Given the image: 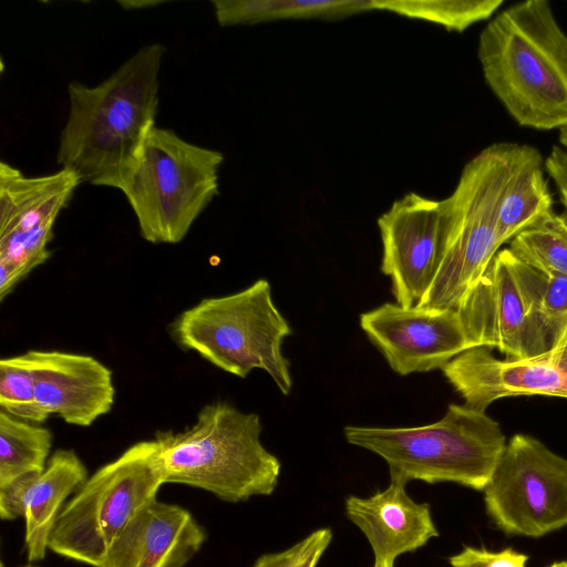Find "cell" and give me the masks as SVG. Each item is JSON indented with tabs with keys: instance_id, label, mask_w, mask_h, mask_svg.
<instances>
[{
	"instance_id": "cell-1",
	"label": "cell",
	"mask_w": 567,
	"mask_h": 567,
	"mask_svg": "<svg viewBox=\"0 0 567 567\" xmlns=\"http://www.w3.org/2000/svg\"><path fill=\"white\" fill-rule=\"evenodd\" d=\"M165 52L161 43L147 44L100 84H68L70 111L56 153L61 168L81 183L123 188L156 126Z\"/></svg>"
},
{
	"instance_id": "cell-2",
	"label": "cell",
	"mask_w": 567,
	"mask_h": 567,
	"mask_svg": "<svg viewBox=\"0 0 567 567\" xmlns=\"http://www.w3.org/2000/svg\"><path fill=\"white\" fill-rule=\"evenodd\" d=\"M484 79L520 126L567 125V34L546 0L516 3L481 32Z\"/></svg>"
},
{
	"instance_id": "cell-3",
	"label": "cell",
	"mask_w": 567,
	"mask_h": 567,
	"mask_svg": "<svg viewBox=\"0 0 567 567\" xmlns=\"http://www.w3.org/2000/svg\"><path fill=\"white\" fill-rule=\"evenodd\" d=\"M261 430L258 414L214 402L190 426L157 431L165 483L200 488L229 503L272 494L281 464L261 444Z\"/></svg>"
},
{
	"instance_id": "cell-4",
	"label": "cell",
	"mask_w": 567,
	"mask_h": 567,
	"mask_svg": "<svg viewBox=\"0 0 567 567\" xmlns=\"http://www.w3.org/2000/svg\"><path fill=\"white\" fill-rule=\"evenodd\" d=\"M347 441L382 457L390 481L453 482L484 491L505 450L499 424L485 411L450 404L437 422L415 427L346 426Z\"/></svg>"
},
{
	"instance_id": "cell-5",
	"label": "cell",
	"mask_w": 567,
	"mask_h": 567,
	"mask_svg": "<svg viewBox=\"0 0 567 567\" xmlns=\"http://www.w3.org/2000/svg\"><path fill=\"white\" fill-rule=\"evenodd\" d=\"M169 333L182 349L225 372L246 378L261 369L284 395L291 391L289 362L281 351L291 328L266 279L235 293L202 299L173 320Z\"/></svg>"
},
{
	"instance_id": "cell-6",
	"label": "cell",
	"mask_w": 567,
	"mask_h": 567,
	"mask_svg": "<svg viewBox=\"0 0 567 567\" xmlns=\"http://www.w3.org/2000/svg\"><path fill=\"white\" fill-rule=\"evenodd\" d=\"M224 155L153 127L140 162L121 189L151 244H177L218 195Z\"/></svg>"
},
{
	"instance_id": "cell-7",
	"label": "cell",
	"mask_w": 567,
	"mask_h": 567,
	"mask_svg": "<svg viewBox=\"0 0 567 567\" xmlns=\"http://www.w3.org/2000/svg\"><path fill=\"white\" fill-rule=\"evenodd\" d=\"M165 484L155 440L131 445L95 471L62 508L49 549L80 563L103 567L114 540Z\"/></svg>"
},
{
	"instance_id": "cell-8",
	"label": "cell",
	"mask_w": 567,
	"mask_h": 567,
	"mask_svg": "<svg viewBox=\"0 0 567 567\" xmlns=\"http://www.w3.org/2000/svg\"><path fill=\"white\" fill-rule=\"evenodd\" d=\"M508 179L503 143L481 151L462 169L454 192L440 200L445 248L417 307L455 309L498 251L496 224Z\"/></svg>"
},
{
	"instance_id": "cell-9",
	"label": "cell",
	"mask_w": 567,
	"mask_h": 567,
	"mask_svg": "<svg viewBox=\"0 0 567 567\" xmlns=\"http://www.w3.org/2000/svg\"><path fill=\"white\" fill-rule=\"evenodd\" d=\"M483 492L486 513L506 534L540 537L567 526V460L534 436L509 439Z\"/></svg>"
},
{
	"instance_id": "cell-10",
	"label": "cell",
	"mask_w": 567,
	"mask_h": 567,
	"mask_svg": "<svg viewBox=\"0 0 567 567\" xmlns=\"http://www.w3.org/2000/svg\"><path fill=\"white\" fill-rule=\"evenodd\" d=\"M81 184L75 173L60 168L42 176H25L0 162V299L51 251L53 227Z\"/></svg>"
},
{
	"instance_id": "cell-11",
	"label": "cell",
	"mask_w": 567,
	"mask_h": 567,
	"mask_svg": "<svg viewBox=\"0 0 567 567\" xmlns=\"http://www.w3.org/2000/svg\"><path fill=\"white\" fill-rule=\"evenodd\" d=\"M456 311L471 348H497L509 360L551 349L548 336L526 308L508 248L496 252Z\"/></svg>"
},
{
	"instance_id": "cell-12",
	"label": "cell",
	"mask_w": 567,
	"mask_h": 567,
	"mask_svg": "<svg viewBox=\"0 0 567 567\" xmlns=\"http://www.w3.org/2000/svg\"><path fill=\"white\" fill-rule=\"evenodd\" d=\"M378 226L381 271L391 279L396 303L415 307L431 287L444 254L440 200L408 193L379 217Z\"/></svg>"
},
{
	"instance_id": "cell-13",
	"label": "cell",
	"mask_w": 567,
	"mask_h": 567,
	"mask_svg": "<svg viewBox=\"0 0 567 567\" xmlns=\"http://www.w3.org/2000/svg\"><path fill=\"white\" fill-rule=\"evenodd\" d=\"M360 326L390 368L401 374L442 369L471 349L455 309L383 303L360 316Z\"/></svg>"
},
{
	"instance_id": "cell-14",
	"label": "cell",
	"mask_w": 567,
	"mask_h": 567,
	"mask_svg": "<svg viewBox=\"0 0 567 567\" xmlns=\"http://www.w3.org/2000/svg\"><path fill=\"white\" fill-rule=\"evenodd\" d=\"M442 371L465 405L480 411L508 396L567 398V336L548 351L522 360L497 359L489 348L474 347Z\"/></svg>"
},
{
	"instance_id": "cell-15",
	"label": "cell",
	"mask_w": 567,
	"mask_h": 567,
	"mask_svg": "<svg viewBox=\"0 0 567 567\" xmlns=\"http://www.w3.org/2000/svg\"><path fill=\"white\" fill-rule=\"evenodd\" d=\"M33 378L38 404L65 423L90 426L115 402L112 371L87 354L29 350L22 354Z\"/></svg>"
},
{
	"instance_id": "cell-16",
	"label": "cell",
	"mask_w": 567,
	"mask_h": 567,
	"mask_svg": "<svg viewBox=\"0 0 567 567\" xmlns=\"http://www.w3.org/2000/svg\"><path fill=\"white\" fill-rule=\"evenodd\" d=\"M205 539V529L187 509L155 498L118 534L103 567H183Z\"/></svg>"
},
{
	"instance_id": "cell-17",
	"label": "cell",
	"mask_w": 567,
	"mask_h": 567,
	"mask_svg": "<svg viewBox=\"0 0 567 567\" xmlns=\"http://www.w3.org/2000/svg\"><path fill=\"white\" fill-rule=\"evenodd\" d=\"M399 481L369 497L349 496L346 514L367 537L373 555V567H394L396 558L423 547L437 537L431 507L416 503Z\"/></svg>"
},
{
	"instance_id": "cell-18",
	"label": "cell",
	"mask_w": 567,
	"mask_h": 567,
	"mask_svg": "<svg viewBox=\"0 0 567 567\" xmlns=\"http://www.w3.org/2000/svg\"><path fill=\"white\" fill-rule=\"evenodd\" d=\"M503 148L508 179L496 224L499 247L524 228L553 213V197L539 151L516 143H503Z\"/></svg>"
},
{
	"instance_id": "cell-19",
	"label": "cell",
	"mask_w": 567,
	"mask_h": 567,
	"mask_svg": "<svg viewBox=\"0 0 567 567\" xmlns=\"http://www.w3.org/2000/svg\"><path fill=\"white\" fill-rule=\"evenodd\" d=\"M87 470L73 450H56L31 488L24 514L29 561L42 560L65 499L86 481Z\"/></svg>"
},
{
	"instance_id": "cell-20",
	"label": "cell",
	"mask_w": 567,
	"mask_h": 567,
	"mask_svg": "<svg viewBox=\"0 0 567 567\" xmlns=\"http://www.w3.org/2000/svg\"><path fill=\"white\" fill-rule=\"evenodd\" d=\"M220 27L289 19H340L374 10L373 0H213Z\"/></svg>"
},
{
	"instance_id": "cell-21",
	"label": "cell",
	"mask_w": 567,
	"mask_h": 567,
	"mask_svg": "<svg viewBox=\"0 0 567 567\" xmlns=\"http://www.w3.org/2000/svg\"><path fill=\"white\" fill-rule=\"evenodd\" d=\"M513 267L528 312L554 348L567 336V275L543 272L514 255Z\"/></svg>"
},
{
	"instance_id": "cell-22",
	"label": "cell",
	"mask_w": 567,
	"mask_h": 567,
	"mask_svg": "<svg viewBox=\"0 0 567 567\" xmlns=\"http://www.w3.org/2000/svg\"><path fill=\"white\" fill-rule=\"evenodd\" d=\"M52 432L0 411V484L28 473H42L49 462Z\"/></svg>"
},
{
	"instance_id": "cell-23",
	"label": "cell",
	"mask_w": 567,
	"mask_h": 567,
	"mask_svg": "<svg viewBox=\"0 0 567 567\" xmlns=\"http://www.w3.org/2000/svg\"><path fill=\"white\" fill-rule=\"evenodd\" d=\"M524 264L547 274L567 275V213H550L520 230L508 248Z\"/></svg>"
},
{
	"instance_id": "cell-24",
	"label": "cell",
	"mask_w": 567,
	"mask_h": 567,
	"mask_svg": "<svg viewBox=\"0 0 567 567\" xmlns=\"http://www.w3.org/2000/svg\"><path fill=\"white\" fill-rule=\"evenodd\" d=\"M502 4V0H373L374 10L433 22L457 32L491 18Z\"/></svg>"
},
{
	"instance_id": "cell-25",
	"label": "cell",
	"mask_w": 567,
	"mask_h": 567,
	"mask_svg": "<svg viewBox=\"0 0 567 567\" xmlns=\"http://www.w3.org/2000/svg\"><path fill=\"white\" fill-rule=\"evenodd\" d=\"M0 408L34 424H42L49 417L38 404L33 378L22 354L0 361Z\"/></svg>"
},
{
	"instance_id": "cell-26",
	"label": "cell",
	"mask_w": 567,
	"mask_h": 567,
	"mask_svg": "<svg viewBox=\"0 0 567 567\" xmlns=\"http://www.w3.org/2000/svg\"><path fill=\"white\" fill-rule=\"evenodd\" d=\"M331 540L329 527L316 529L282 551L260 556L252 567H317Z\"/></svg>"
},
{
	"instance_id": "cell-27",
	"label": "cell",
	"mask_w": 567,
	"mask_h": 567,
	"mask_svg": "<svg viewBox=\"0 0 567 567\" xmlns=\"http://www.w3.org/2000/svg\"><path fill=\"white\" fill-rule=\"evenodd\" d=\"M528 556L505 548L491 551L485 548L465 546L462 551L449 558L452 567H526Z\"/></svg>"
},
{
	"instance_id": "cell-28",
	"label": "cell",
	"mask_w": 567,
	"mask_h": 567,
	"mask_svg": "<svg viewBox=\"0 0 567 567\" xmlns=\"http://www.w3.org/2000/svg\"><path fill=\"white\" fill-rule=\"evenodd\" d=\"M40 473H28L0 484V517L12 520L24 517L31 488Z\"/></svg>"
},
{
	"instance_id": "cell-29",
	"label": "cell",
	"mask_w": 567,
	"mask_h": 567,
	"mask_svg": "<svg viewBox=\"0 0 567 567\" xmlns=\"http://www.w3.org/2000/svg\"><path fill=\"white\" fill-rule=\"evenodd\" d=\"M545 168L554 181L560 202L567 213V151L553 146L545 161Z\"/></svg>"
},
{
	"instance_id": "cell-30",
	"label": "cell",
	"mask_w": 567,
	"mask_h": 567,
	"mask_svg": "<svg viewBox=\"0 0 567 567\" xmlns=\"http://www.w3.org/2000/svg\"><path fill=\"white\" fill-rule=\"evenodd\" d=\"M559 142L567 148V125L559 128Z\"/></svg>"
},
{
	"instance_id": "cell-31",
	"label": "cell",
	"mask_w": 567,
	"mask_h": 567,
	"mask_svg": "<svg viewBox=\"0 0 567 567\" xmlns=\"http://www.w3.org/2000/svg\"><path fill=\"white\" fill-rule=\"evenodd\" d=\"M549 567H567V560L556 561L551 564Z\"/></svg>"
}]
</instances>
